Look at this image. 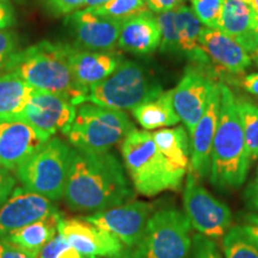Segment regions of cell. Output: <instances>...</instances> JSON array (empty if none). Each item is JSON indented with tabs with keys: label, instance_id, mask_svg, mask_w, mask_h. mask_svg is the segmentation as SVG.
<instances>
[{
	"label": "cell",
	"instance_id": "1",
	"mask_svg": "<svg viewBox=\"0 0 258 258\" xmlns=\"http://www.w3.org/2000/svg\"><path fill=\"white\" fill-rule=\"evenodd\" d=\"M134 189L114 154L73 148L63 199L76 212L97 213L132 201Z\"/></svg>",
	"mask_w": 258,
	"mask_h": 258
},
{
	"label": "cell",
	"instance_id": "2",
	"mask_svg": "<svg viewBox=\"0 0 258 258\" xmlns=\"http://www.w3.org/2000/svg\"><path fill=\"white\" fill-rule=\"evenodd\" d=\"M69 44L42 41L12 54L2 73H16L36 90L56 93L78 106L89 93L74 79L70 67Z\"/></svg>",
	"mask_w": 258,
	"mask_h": 258
},
{
	"label": "cell",
	"instance_id": "3",
	"mask_svg": "<svg viewBox=\"0 0 258 258\" xmlns=\"http://www.w3.org/2000/svg\"><path fill=\"white\" fill-rule=\"evenodd\" d=\"M220 115L213 141L209 180L225 191L244 184L252 161L245 144L237 98L224 83H220Z\"/></svg>",
	"mask_w": 258,
	"mask_h": 258
},
{
	"label": "cell",
	"instance_id": "4",
	"mask_svg": "<svg viewBox=\"0 0 258 258\" xmlns=\"http://www.w3.org/2000/svg\"><path fill=\"white\" fill-rule=\"evenodd\" d=\"M121 152L135 191L153 198L182 188L184 178L169 165L148 131L134 128L122 141Z\"/></svg>",
	"mask_w": 258,
	"mask_h": 258
},
{
	"label": "cell",
	"instance_id": "5",
	"mask_svg": "<svg viewBox=\"0 0 258 258\" xmlns=\"http://www.w3.org/2000/svg\"><path fill=\"white\" fill-rule=\"evenodd\" d=\"M134 128L124 111L85 102L77 106L76 117L66 135L76 150L105 153L122 143Z\"/></svg>",
	"mask_w": 258,
	"mask_h": 258
},
{
	"label": "cell",
	"instance_id": "6",
	"mask_svg": "<svg viewBox=\"0 0 258 258\" xmlns=\"http://www.w3.org/2000/svg\"><path fill=\"white\" fill-rule=\"evenodd\" d=\"M73 148L53 137L16 170L22 186L38 195L59 201L63 198Z\"/></svg>",
	"mask_w": 258,
	"mask_h": 258
},
{
	"label": "cell",
	"instance_id": "7",
	"mask_svg": "<svg viewBox=\"0 0 258 258\" xmlns=\"http://www.w3.org/2000/svg\"><path fill=\"white\" fill-rule=\"evenodd\" d=\"M161 92L163 89L151 82L140 64L123 60L110 76L90 89L86 102L122 111L133 110Z\"/></svg>",
	"mask_w": 258,
	"mask_h": 258
},
{
	"label": "cell",
	"instance_id": "8",
	"mask_svg": "<svg viewBox=\"0 0 258 258\" xmlns=\"http://www.w3.org/2000/svg\"><path fill=\"white\" fill-rule=\"evenodd\" d=\"M191 228L185 213L177 208L153 212L135 249L146 258H188Z\"/></svg>",
	"mask_w": 258,
	"mask_h": 258
},
{
	"label": "cell",
	"instance_id": "9",
	"mask_svg": "<svg viewBox=\"0 0 258 258\" xmlns=\"http://www.w3.org/2000/svg\"><path fill=\"white\" fill-rule=\"evenodd\" d=\"M183 205L186 218L200 234L214 240L222 239L232 227L231 209L214 198L191 171H188L185 177Z\"/></svg>",
	"mask_w": 258,
	"mask_h": 258
},
{
	"label": "cell",
	"instance_id": "10",
	"mask_svg": "<svg viewBox=\"0 0 258 258\" xmlns=\"http://www.w3.org/2000/svg\"><path fill=\"white\" fill-rule=\"evenodd\" d=\"M217 80L206 67L192 63L186 67L176 88L171 90L175 110L189 133L205 112L212 86Z\"/></svg>",
	"mask_w": 258,
	"mask_h": 258
},
{
	"label": "cell",
	"instance_id": "11",
	"mask_svg": "<svg viewBox=\"0 0 258 258\" xmlns=\"http://www.w3.org/2000/svg\"><path fill=\"white\" fill-rule=\"evenodd\" d=\"M152 214V203L129 201L105 211L92 213L83 219L115 235L124 247H135L143 238L148 219Z\"/></svg>",
	"mask_w": 258,
	"mask_h": 258
},
{
	"label": "cell",
	"instance_id": "12",
	"mask_svg": "<svg viewBox=\"0 0 258 258\" xmlns=\"http://www.w3.org/2000/svg\"><path fill=\"white\" fill-rule=\"evenodd\" d=\"M77 106L64 97L34 89L21 117L48 139L66 135L76 117Z\"/></svg>",
	"mask_w": 258,
	"mask_h": 258
},
{
	"label": "cell",
	"instance_id": "13",
	"mask_svg": "<svg viewBox=\"0 0 258 258\" xmlns=\"http://www.w3.org/2000/svg\"><path fill=\"white\" fill-rule=\"evenodd\" d=\"M48 140L21 116L0 118V167L16 171Z\"/></svg>",
	"mask_w": 258,
	"mask_h": 258
},
{
	"label": "cell",
	"instance_id": "14",
	"mask_svg": "<svg viewBox=\"0 0 258 258\" xmlns=\"http://www.w3.org/2000/svg\"><path fill=\"white\" fill-rule=\"evenodd\" d=\"M199 46L208 59V69L217 79L220 76L238 77L252 63L246 50L219 29L205 27L199 38Z\"/></svg>",
	"mask_w": 258,
	"mask_h": 258
},
{
	"label": "cell",
	"instance_id": "15",
	"mask_svg": "<svg viewBox=\"0 0 258 258\" xmlns=\"http://www.w3.org/2000/svg\"><path fill=\"white\" fill-rule=\"evenodd\" d=\"M56 213L59 211L51 200L24 186H16L0 208V239L32 222L53 217Z\"/></svg>",
	"mask_w": 258,
	"mask_h": 258
},
{
	"label": "cell",
	"instance_id": "16",
	"mask_svg": "<svg viewBox=\"0 0 258 258\" xmlns=\"http://www.w3.org/2000/svg\"><path fill=\"white\" fill-rule=\"evenodd\" d=\"M72 32L76 47L84 50H112L118 42L122 21L95 14L91 9L73 12L64 21Z\"/></svg>",
	"mask_w": 258,
	"mask_h": 258
},
{
	"label": "cell",
	"instance_id": "17",
	"mask_svg": "<svg viewBox=\"0 0 258 258\" xmlns=\"http://www.w3.org/2000/svg\"><path fill=\"white\" fill-rule=\"evenodd\" d=\"M221 89L220 82H214L211 95L203 112L195 128L190 133V167L189 171L200 180L207 178L211 173L212 147L220 115Z\"/></svg>",
	"mask_w": 258,
	"mask_h": 258
},
{
	"label": "cell",
	"instance_id": "18",
	"mask_svg": "<svg viewBox=\"0 0 258 258\" xmlns=\"http://www.w3.org/2000/svg\"><path fill=\"white\" fill-rule=\"evenodd\" d=\"M57 230L84 258H111L124 249L115 235L83 218L62 217Z\"/></svg>",
	"mask_w": 258,
	"mask_h": 258
},
{
	"label": "cell",
	"instance_id": "19",
	"mask_svg": "<svg viewBox=\"0 0 258 258\" xmlns=\"http://www.w3.org/2000/svg\"><path fill=\"white\" fill-rule=\"evenodd\" d=\"M123 60L122 54L114 50L92 51L72 46L70 48L71 71L77 84L88 93L93 85L110 76Z\"/></svg>",
	"mask_w": 258,
	"mask_h": 258
},
{
	"label": "cell",
	"instance_id": "20",
	"mask_svg": "<svg viewBox=\"0 0 258 258\" xmlns=\"http://www.w3.org/2000/svg\"><path fill=\"white\" fill-rule=\"evenodd\" d=\"M160 41L161 32L157 16L147 9L122 22L117 43L128 53L146 55L160 46Z\"/></svg>",
	"mask_w": 258,
	"mask_h": 258
},
{
	"label": "cell",
	"instance_id": "21",
	"mask_svg": "<svg viewBox=\"0 0 258 258\" xmlns=\"http://www.w3.org/2000/svg\"><path fill=\"white\" fill-rule=\"evenodd\" d=\"M219 30L244 48L258 32V17L243 0H224Z\"/></svg>",
	"mask_w": 258,
	"mask_h": 258
},
{
	"label": "cell",
	"instance_id": "22",
	"mask_svg": "<svg viewBox=\"0 0 258 258\" xmlns=\"http://www.w3.org/2000/svg\"><path fill=\"white\" fill-rule=\"evenodd\" d=\"M152 137L169 165L185 178L190 167V144L185 127L159 129L153 132Z\"/></svg>",
	"mask_w": 258,
	"mask_h": 258
},
{
	"label": "cell",
	"instance_id": "23",
	"mask_svg": "<svg viewBox=\"0 0 258 258\" xmlns=\"http://www.w3.org/2000/svg\"><path fill=\"white\" fill-rule=\"evenodd\" d=\"M61 219L62 215L56 213L53 217L32 222L21 230L12 232L3 239L16 245L18 249L23 250L30 256L38 258L41 250L59 233L57 228Z\"/></svg>",
	"mask_w": 258,
	"mask_h": 258
},
{
	"label": "cell",
	"instance_id": "24",
	"mask_svg": "<svg viewBox=\"0 0 258 258\" xmlns=\"http://www.w3.org/2000/svg\"><path fill=\"white\" fill-rule=\"evenodd\" d=\"M135 120L146 131L178 124L180 120L172 103L170 91H163L156 98L141 103L132 110Z\"/></svg>",
	"mask_w": 258,
	"mask_h": 258
},
{
	"label": "cell",
	"instance_id": "25",
	"mask_svg": "<svg viewBox=\"0 0 258 258\" xmlns=\"http://www.w3.org/2000/svg\"><path fill=\"white\" fill-rule=\"evenodd\" d=\"M34 88L16 73L0 74V118L21 116Z\"/></svg>",
	"mask_w": 258,
	"mask_h": 258
},
{
	"label": "cell",
	"instance_id": "26",
	"mask_svg": "<svg viewBox=\"0 0 258 258\" xmlns=\"http://www.w3.org/2000/svg\"><path fill=\"white\" fill-rule=\"evenodd\" d=\"M177 54H184L194 61L200 53L199 38L203 27L194 11L185 4L175 8Z\"/></svg>",
	"mask_w": 258,
	"mask_h": 258
},
{
	"label": "cell",
	"instance_id": "27",
	"mask_svg": "<svg viewBox=\"0 0 258 258\" xmlns=\"http://www.w3.org/2000/svg\"><path fill=\"white\" fill-rule=\"evenodd\" d=\"M245 144L251 161L258 158V105L246 99H237Z\"/></svg>",
	"mask_w": 258,
	"mask_h": 258
},
{
	"label": "cell",
	"instance_id": "28",
	"mask_svg": "<svg viewBox=\"0 0 258 258\" xmlns=\"http://www.w3.org/2000/svg\"><path fill=\"white\" fill-rule=\"evenodd\" d=\"M225 258H258V246L244 233L239 225L232 226L222 238Z\"/></svg>",
	"mask_w": 258,
	"mask_h": 258
},
{
	"label": "cell",
	"instance_id": "29",
	"mask_svg": "<svg viewBox=\"0 0 258 258\" xmlns=\"http://www.w3.org/2000/svg\"><path fill=\"white\" fill-rule=\"evenodd\" d=\"M91 10L99 16L123 22L124 19L133 17L147 10V5L145 0H110Z\"/></svg>",
	"mask_w": 258,
	"mask_h": 258
},
{
	"label": "cell",
	"instance_id": "30",
	"mask_svg": "<svg viewBox=\"0 0 258 258\" xmlns=\"http://www.w3.org/2000/svg\"><path fill=\"white\" fill-rule=\"evenodd\" d=\"M199 21L211 29H219L224 0H190Z\"/></svg>",
	"mask_w": 258,
	"mask_h": 258
},
{
	"label": "cell",
	"instance_id": "31",
	"mask_svg": "<svg viewBox=\"0 0 258 258\" xmlns=\"http://www.w3.org/2000/svg\"><path fill=\"white\" fill-rule=\"evenodd\" d=\"M38 258H84L78 251L57 233L55 237L41 250Z\"/></svg>",
	"mask_w": 258,
	"mask_h": 258
},
{
	"label": "cell",
	"instance_id": "32",
	"mask_svg": "<svg viewBox=\"0 0 258 258\" xmlns=\"http://www.w3.org/2000/svg\"><path fill=\"white\" fill-rule=\"evenodd\" d=\"M188 258H221V254L217 241L196 233L191 238V247Z\"/></svg>",
	"mask_w": 258,
	"mask_h": 258
},
{
	"label": "cell",
	"instance_id": "33",
	"mask_svg": "<svg viewBox=\"0 0 258 258\" xmlns=\"http://www.w3.org/2000/svg\"><path fill=\"white\" fill-rule=\"evenodd\" d=\"M17 49V36L15 32L0 30V71L8 62L10 56Z\"/></svg>",
	"mask_w": 258,
	"mask_h": 258
},
{
	"label": "cell",
	"instance_id": "34",
	"mask_svg": "<svg viewBox=\"0 0 258 258\" xmlns=\"http://www.w3.org/2000/svg\"><path fill=\"white\" fill-rule=\"evenodd\" d=\"M46 3L55 15H69L83 8L85 0H46Z\"/></svg>",
	"mask_w": 258,
	"mask_h": 258
},
{
	"label": "cell",
	"instance_id": "35",
	"mask_svg": "<svg viewBox=\"0 0 258 258\" xmlns=\"http://www.w3.org/2000/svg\"><path fill=\"white\" fill-rule=\"evenodd\" d=\"M16 179L15 176H12L8 170L0 167V208L4 206V203L8 201L14 189L16 188Z\"/></svg>",
	"mask_w": 258,
	"mask_h": 258
},
{
	"label": "cell",
	"instance_id": "36",
	"mask_svg": "<svg viewBox=\"0 0 258 258\" xmlns=\"http://www.w3.org/2000/svg\"><path fill=\"white\" fill-rule=\"evenodd\" d=\"M244 233L258 246V213H249L245 214L239 225Z\"/></svg>",
	"mask_w": 258,
	"mask_h": 258
},
{
	"label": "cell",
	"instance_id": "37",
	"mask_svg": "<svg viewBox=\"0 0 258 258\" xmlns=\"http://www.w3.org/2000/svg\"><path fill=\"white\" fill-rule=\"evenodd\" d=\"M145 2H146L147 9L158 15L170 11L180 4H184L182 0H145Z\"/></svg>",
	"mask_w": 258,
	"mask_h": 258
},
{
	"label": "cell",
	"instance_id": "38",
	"mask_svg": "<svg viewBox=\"0 0 258 258\" xmlns=\"http://www.w3.org/2000/svg\"><path fill=\"white\" fill-rule=\"evenodd\" d=\"M0 258H35L5 239H0Z\"/></svg>",
	"mask_w": 258,
	"mask_h": 258
},
{
	"label": "cell",
	"instance_id": "39",
	"mask_svg": "<svg viewBox=\"0 0 258 258\" xmlns=\"http://www.w3.org/2000/svg\"><path fill=\"white\" fill-rule=\"evenodd\" d=\"M244 201L250 211L258 213V178H254L246 186L244 192Z\"/></svg>",
	"mask_w": 258,
	"mask_h": 258
},
{
	"label": "cell",
	"instance_id": "40",
	"mask_svg": "<svg viewBox=\"0 0 258 258\" xmlns=\"http://www.w3.org/2000/svg\"><path fill=\"white\" fill-rule=\"evenodd\" d=\"M15 23L14 9L5 2H0V30H5Z\"/></svg>",
	"mask_w": 258,
	"mask_h": 258
},
{
	"label": "cell",
	"instance_id": "41",
	"mask_svg": "<svg viewBox=\"0 0 258 258\" xmlns=\"http://www.w3.org/2000/svg\"><path fill=\"white\" fill-rule=\"evenodd\" d=\"M240 86L245 91L258 97V73L246 74L240 79Z\"/></svg>",
	"mask_w": 258,
	"mask_h": 258
},
{
	"label": "cell",
	"instance_id": "42",
	"mask_svg": "<svg viewBox=\"0 0 258 258\" xmlns=\"http://www.w3.org/2000/svg\"><path fill=\"white\" fill-rule=\"evenodd\" d=\"M244 48L245 50L249 53L251 60H252L258 67V32L253 35L252 38L249 41V43H247Z\"/></svg>",
	"mask_w": 258,
	"mask_h": 258
},
{
	"label": "cell",
	"instance_id": "43",
	"mask_svg": "<svg viewBox=\"0 0 258 258\" xmlns=\"http://www.w3.org/2000/svg\"><path fill=\"white\" fill-rule=\"evenodd\" d=\"M111 258H146L144 254H141L135 247H124L120 253Z\"/></svg>",
	"mask_w": 258,
	"mask_h": 258
},
{
	"label": "cell",
	"instance_id": "44",
	"mask_svg": "<svg viewBox=\"0 0 258 258\" xmlns=\"http://www.w3.org/2000/svg\"><path fill=\"white\" fill-rule=\"evenodd\" d=\"M108 2H110V0H85L83 8H86V9L98 8V6L105 4V3H108Z\"/></svg>",
	"mask_w": 258,
	"mask_h": 258
},
{
	"label": "cell",
	"instance_id": "45",
	"mask_svg": "<svg viewBox=\"0 0 258 258\" xmlns=\"http://www.w3.org/2000/svg\"><path fill=\"white\" fill-rule=\"evenodd\" d=\"M243 2L250 6L251 10H252L258 17V0H243Z\"/></svg>",
	"mask_w": 258,
	"mask_h": 258
},
{
	"label": "cell",
	"instance_id": "46",
	"mask_svg": "<svg viewBox=\"0 0 258 258\" xmlns=\"http://www.w3.org/2000/svg\"><path fill=\"white\" fill-rule=\"evenodd\" d=\"M0 2H6V0H0Z\"/></svg>",
	"mask_w": 258,
	"mask_h": 258
},
{
	"label": "cell",
	"instance_id": "47",
	"mask_svg": "<svg viewBox=\"0 0 258 258\" xmlns=\"http://www.w3.org/2000/svg\"><path fill=\"white\" fill-rule=\"evenodd\" d=\"M256 178H258V172H257V177H256Z\"/></svg>",
	"mask_w": 258,
	"mask_h": 258
},
{
	"label": "cell",
	"instance_id": "48",
	"mask_svg": "<svg viewBox=\"0 0 258 258\" xmlns=\"http://www.w3.org/2000/svg\"><path fill=\"white\" fill-rule=\"evenodd\" d=\"M182 2H183V3H184V2H185V0H182Z\"/></svg>",
	"mask_w": 258,
	"mask_h": 258
}]
</instances>
